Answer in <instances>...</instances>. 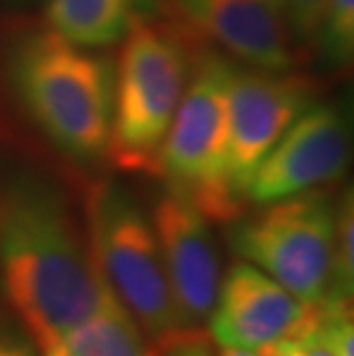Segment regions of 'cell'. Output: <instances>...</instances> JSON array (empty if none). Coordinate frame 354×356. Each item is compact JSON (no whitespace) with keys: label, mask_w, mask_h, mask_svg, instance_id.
<instances>
[{"label":"cell","mask_w":354,"mask_h":356,"mask_svg":"<svg viewBox=\"0 0 354 356\" xmlns=\"http://www.w3.org/2000/svg\"><path fill=\"white\" fill-rule=\"evenodd\" d=\"M260 207L230 221V248L299 301L318 306L329 287L338 204L327 191L311 188Z\"/></svg>","instance_id":"8992f818"},{"label":"cell","mask_w":354,"mask_h":356,"mask_svg":"<svg viewBox=\"0 0 354 356\" xmlns=\"http://www.w3.org/2000/svg\"><path fill=\"white\" fill-rule=\"evenodd\" d=\"M12 81L28 115L60 152L81 161L106 154L115 92L108 58L40 30L19 42Z\"/></svg>","instance_id":"3957f363"},{"label":"cell","mask_w":354,"mask_h":356,"mask_svg":"<svg viewBox=\"0 0 354 356\" xmlns=\"http://www.w3.org/2000/svg\"><path fill=\"white\" fill-rule=\"evenodd\" d=\"M0 356H42L35 338L10 308H0Z\"/></svg>","instance_id":"e0dca14e"},{"label":"cell","mask_w":354,"mask_h":356,"mask_svg":"<svg viewBox=\"0 0 354 356\" xmlns=\"http://www.w3.org/2000/svg\"><path fill=\"white\" fill-rule=\"evenodd\" d=\"M202 44L182 21L143 17L129 28L115 70L106 156L120 170L159 172V154Z\"/></svg>","instance_id":"7a4b0ae2"},{"label":"cell","mask_w":354,"mask_h":356,"mask_svg":"<svg viewBox=\"0 0 354 356\" xmlns=\"http://www.w3.org/2000/svg\"><path fill=\"white\" fill-rule=\"evenodd\" d=\"M150 218L182 320L186 327L198 329L212 315L221 283L209 221L191 200L170 188L156 200Z\"/></svg>","instance_id":"30bf717a"},{"label":"cell","mask_w":354,"mask_h":356,"mask_svg":"<svg viewBox=\"0 0 354 356\" xmlns=\"http://www.w3.org/2000/svg\"><path fill=\"white\" fill-rule=\"evenodd\" d=\"M60 345L70 356H154L145 333L113 292Z\"/></svg>","instance_id":"4fadbf2b"},{"label":"cell","mask_w":354,"mask_h":356,"mask_svg":"<svg viewBox=\"0 0 354 356\" xmlns=\"http://www.w3.org/2000/svg\"><path fill=\"white\" fill-rule=\"evenodd\" d=\"M166 17H172L198 35L218 42L232 56L258 70L288 72L292 37L278 0H161Z\"/></svg>","instance_id":"8fae6325"},{"label":"cell","mask_w":354,"mask_h":356,"mask_svg":"<svg viewBox=\"0 0 354 356\" xmlns=\"http://www.w3.org/2000/svg\"><path fill=\"white\" fill-rule=\"evenodd\" d=\"M161 0H49L47 21L54 33L77 47H108L122 40L138 19Z\"/></svg>","instance_id":"7c38bea8"},{"label":"cell","mask_w":354,"mask_h":356,"mask_svg":"<svg viewBox=\"0 0 354 356\" xmlns=\"http://www.w3.org/2000/svg\"><path fill=\"white\" fill-rule=\"evenodd\" d=\"M348 152L343 113L336 106H308L253 170L244 198L267 204L341 179Z\"/></svg>","instance_id":"ba28073f"},{"label":"cell","mask_w":354,"mask_h":356,"mask_svg":"<svg viewBox=\"0 0 354 356\" xmlns=\"http://www.w3.org/2000/svg\"><path fill=\"white\" fill-rule=\"evenodd\" d=\"M42 356H70V354L65 352V347H63V345L56 343V345L44 347V350H42Z\"/></svg>","instance_id":"44dd1931"},{"label":"cell","mask_w":354,"mask_h":356,"mask_svg":"<svg viewBox=\"0 0 354 356\" xmlns=\"http://www.w3.org/2000/svg\"><path fill=\"white\" fill-rule=\"evenodd\" d=\"M311 81L292 72L235 70L228 90V179L239 198L253 170L311 106ZM248 204V202H246Z\"/></svg>","instance_id":"52a82bcc"},{"label":"cell","mask_w":354,"mask_h":356,"mask_svg":"<svg viewBox=\"0 0 354 356\" xmlns=\"http://www.w3.org/2000/svg\"><path fill=\"white\" fill-rule=\"evenodd\" d=\"M258 354L260 356H304L297 338H285V340H276V343H269L265 347H260Z\"/></svg>","instance_id":"ffe728a7"},{"label":"cell","mask_w":354,"mask_h":356,"mask_svg":"<svg viewBox=\"0 0 354 356\" xmlns=\"http://www.w3.org/2000/svg\"><path fill=\"white\" fill-rule=\"evenodd\" d=\"M0 294L40 352L111 294L88 237L44 181L24 177L0 186Z\"/></svg>","instance_id":"6da1fadb"},{"label":"cell","mask_w":354,"mask_h":356,"mask_svg":"<svg viewBox=\"0 0 354 356\" xmlns=\"http://www.w3.org/2000/svg\"><path fill=\"white\" fill-rule=\"evenodd\" d=\"M232 67L205 44L193 51L189 81L166 134L159 172L170 191L191 200L207 221L230 223L246 202L228 179V90Z\"/></svg>","instance_id":"277c9868"},{"label":"cell","mask_w":354,"mask_h":356,"mask_svg":"<svg viewBox=\"0 0 354 356\" xmlns=\"http://www.w3.org/2000/svg\"><path fill=\"white\" fill-rule=\"evenodd\" d=\"M354 285V202L352 191L343 195L336 209L334 262H331L329 287L322 301L329 304H352Z\"/></svg>","instance_id":"5bb4252c"},{"label":"cell","mask_w":354,"mask_h":356,"mask_svg":"<svg viewBox=\"0 0 354 356\" xmlns=\"http://www.w3.org/2000/svg\"><path fill=\"white\" fill-rule=\"evenodd\" d=\"M315 308H318V306H315ZM297 343H299L301 354H304V356H341L336 347H334V343L329 340L318 313H315V320L311 322V327H308L297 338Z\"/></svg>","instance_id":"d6986e66"},{"label":"cell","mask_w":354,"mask_h":356,"mask_svg":"<svg viewBox=\"0 0 354 356\" xmlns=\"http://www.w3.org/2000/svg\"><path fill=\"white\" fill-rule=\"evenodd\" d=\"M327 0H283V17L292 37L299 42H315L322 10Z\"/></svg>","instance_id":"2e32d148"},{"label":"cell","mask_w":354,"mask_h":356,"mask_svg":"<svg viewBox=\"0 0 354 356\" xmlns=\"http://www.w3.org/2000/svg\"><path fill=\"white\" fill-rule=\"evenodd\" d=\"M154 356H216L209 340L200 329L179 333L168 343L154 347Z\"/></svg>","instance_id":"ac0fdd59"},{"label":"cell","mask_w":354,"mask_h":356,"mask_svg":"<svg viewBox=\"0 0 354 356\" xmlns=\"http://www.w3.org/2000/svg\"><path fill=\"white\" fill-rule=\"evenodd\" d=\"M318 308L299 301L281 283L248 262H237L218 283L209 315V336L221 347L260 350L285 338H299Z\"/></svg>","instance_id":"9c48e42d"},{"label":"cell","mask_w":354,"mask_h":356,"mask_svg":"<svg viewBox=\"0 0 354 356\" xmlns=\"http://www.w3.org/2000/svg\"><path fill=\"white\" fill-rule=\"evenodd\" d=\"M315 42L331 67H345L354 53V0H327Z\"/></svg>","instance_id":"9a60e30c"},{"label":"cell","mask_w":354,"mask_h":356,"mask_svg":"<svg viewBox=\"0 0 354 356\" xmlns=\"http://www.w3.org/2000/svg\"><path fill=\"white\" fill-rule=\"evenodd\" d=\"M88 241L102 276L152 347L189 331L172 297L156 232L118 181H97L86 198Z\"/></svg>","instance_id":"5b68a950"},{"label":"cell","mask_w":354,"mask_h":356,"mask_svg":"<svg viewBox=\"0 0 354 356\" xmlns=\"http://www.w3.org/2000/svg\"><path fill=\"white\" fill-rule=\"evenodd\" d=\"M278 3H281V5H283V0H278Z\"/></svg>","instance_id":"7402d4cb"}]
</instances>
